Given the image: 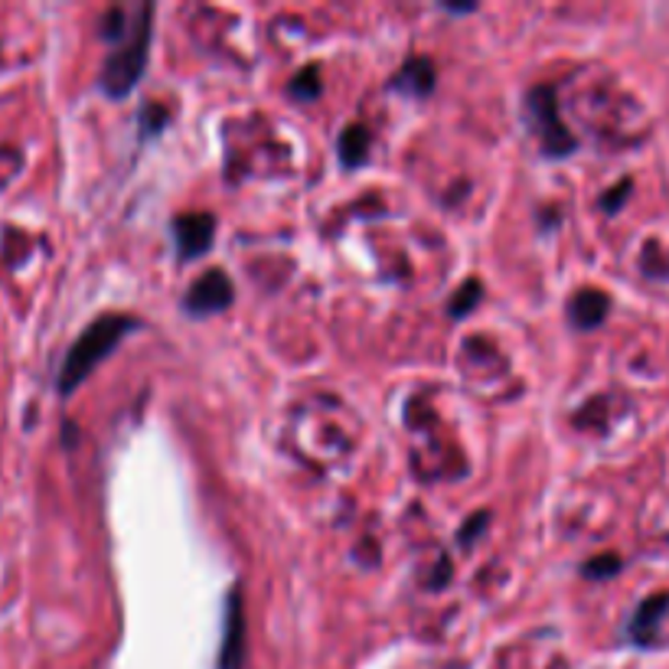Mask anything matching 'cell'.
Returning a JSON list of instances; mask_svg holds the SVG:
<instances>
[{"instance_id":"obj_1","label":"cell","mask_w":669,"mask_h":669,"mask_svg":"<svg viewBox=\"0 0 669 669\" xmlns=\"http://www.w3.org/2000/svg\"><path fill=\"white\" fill-rule=\"evenodd\" d=\"M151 33H154V7L141 3L134 10V20L128 16V26L118 36V46L105 59V69H102V89L111 98H125L144 75L148 52H151Z\"/></svg>"},{"instance_id":"obj_2","label":"cell","mask_w":669,"mask_h":669,"mask_svg":"<svg viewBox=\"0 0 669 669\" xmlns=\"http://www.w3.org/2000/svg\"><path fill=\"white\" fill-rule=\"evenodd\" d=\"M134 327L131 317L125 314H105L98 317L95 324H89L82 330V337L72 343V350L66 353L62 360V369H59V396H72L79 383L89 379V373L121 343V337Z\"/></svg>"},{"instance_id":"obj_3","label":"cell","mask_w":669,"mask_h":669,"mask_svg":"<svg viewBox=\"0 0 669 669\" xmlns=\"http://www.w3.org/2000/svg\"><path fill=\"white\" fill-rule=\"evenodd\" d=\"M526 105H529V118H532V128L539 131V138H542V148L549 151V154H568V151H575V138L562 128V121H559V105H555V89L552 85H539V89H532L529 92V98H526Z\"/></svg>"},{"instance_id":"obj_4","label":"cell","mask_w":669,"mask_h":669,"mask_svg":"<svg viewBox=\"0 0 669 669\" xmlns=\"http://www.w3.org/2000/svg\"><path fill=\"white\" fill-rule=\"evenodd\" d=\"M228 304H232V284H228L225 271H220V268H210L203 278H197L193 287H190V294H187V301H184V307H187L193 317L220 314Z\"/></svg>"},{"instance_id":"obj_5","label":"cell","mask_w":669,"mask_h":669,"mask_svg":"<svg viewBox=\"0 0 669 669\" xmlns=\"http://www.w3.org/2000/svg\"><path fill=\"white\" fill-rule=\"evenodd\" d=\"M174 232H177V248L184 258H197L203 251H210L213 245V232H216V220L210 213H187L180 220H174Z\"/></svg>"},{"instance_id":"obj_6","label":"cell","mask_w":669,"mask_h":669,"mask_svg":"<svg viewBox=\"0 0 669 669\" xmlns=\"http://www.w3.org/2000/svg\"><path fill=\"white\" fill-rule=\"evenodd\" d=\"M667 611H669V595L647 598V601L637 608L634 621H631V637H634L637 644L650 647V644L657 641V627H660V621H664Z\"/></svg>"},{"instance_id":"obj_7","label":"cell","mask_w":669,"mask_h":669,"mask_svg":"<svg viewBox=\"0 0 669 669\" xmlns=\"http://www.w3.org/2000/svg\"><path fill=\"white\" fill-rule=\"evenodd\" d=\"M392 89L396 92H406V95H429L435 89V66L432 59H412L396 79H392Z\"/></svg>"},{"instance_id":"obj_8","label":"cell","mask_w":669,"mask_h":669,"mask_svg":"<svg viewBox=\"0 0 669 669\" xmlns=\"http://www.w3.org/2000/svg\"><path fill=\"white\" fill-rule=\"evenodd\" d=\"M238 660H242V605H238V595H228V605H225L223 669H238Z\"/></svg>"},{"instance_id":"obj_9","label":"cell","mask_w":669,"mask_h":669,"mask_svg":"<svg viewBox=\"0 0 669 669\" xmlns=\"http://www.w3.org/2000/svg\"><path fill=\"white\" fill-rule=\"evenodd\" d=\"M568 310H572V320H575L582 330H588V327H598V324L605 320V314H608V297H605L601 291L585 287V291H578V294L572 297Z\"/></svg>"},{"instance_id":"obj_10","label":"cell","mask_w":669,"mask_h":669,"mask_svg":"<svg viewBox=\"0 0 669 669\" xmlns=\"http://www.w3.org/2000/svg\"><path fill=\"white\" fill-rule=\"evenodd\" d=\"M366 154H369V131L360 128V125H350L340 138V157L347 167H360L366 164Z\"/></svg>"},{"instance_id":"obj_11","label":"cell","mask_w":669,"mask_h":669,"mask_svg":"<svg viewBox=\"0 0 669 669\" xmlns=\"http://www.w3.org/2000/svg\"><path fill=\"white\" fill-rule=\"evenodd\" d=\"M320 92V79H317V69H304L294 82H291V95H297V98H314Z\"/></svg>"},{"instance_id":"obj_12","label":"cell","mask_w":669,"mask_h":669,"mask_svg":"<svg viewBox=\"0 0 669 669\" xmlns=\"http://www.w3.org/2000/svg\"><path fill=\"white\" fill-rule=\"evenodd\" d=\"M477 301H480V284H477V281H467V284L460 287V294L450 301V314H454V317H463Z\"/></svg>"}]
</instances>
